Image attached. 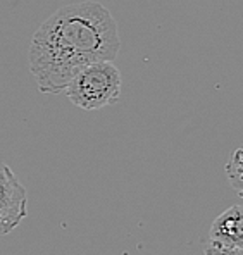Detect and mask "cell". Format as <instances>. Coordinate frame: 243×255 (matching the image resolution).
<instances>
[{
  "instance_id": "5",
  "label": "cell",
  "mask_w": 243,
  "mask_h": 255,
  "mask_svg": "<svg viewBox=\"0 0 243 255\" xmlns=\"http://www.w3.org/2000/svg\"><path fill=\"white\" fill-rule=\"evenodd\" d=\"M226 176L237 195L243 193V150L237 148L226 162Z\"/></svg>"
},
{
  "instance_id": "4",
  "label": "cell",
  "mask_w": 243,
  "mask_h": 255,
  "mask_svg": "<svg viewBox=\"0 0 243 255\" xmlns=\"http://www.w3.org/2000/svg\"><path fill=\"white\" fill-rule=\"evenodd\" d=\"M207 242L230 249H243V212L240 205H231L212 221Z\"/></svg>"
},
{
  "instance_id": "3",
  "label": "cell",
  "mask_w": 243,
  "mask_h": 255,
  "mask_svg": "<svg viewBox=\"0 0 243 255\" xmlns=\"http://www.w3.org/2000/svg\"><path fill=\"white\" fill-rule=\"evenodd\" d=\"M28 216V193L14 171L0 162V236L12 233Z\"/></svg>"
},
{
  "instance_id": "2",
  "label": "cell",
  "mask_w": 243,
  "mask_h": 255,
  "mask_svg": "<svg viewBox=\"0 0 243 255\" xmlns=\"http://www.w3.org/2000/svg\"><path fill=\"white\" fill-rule=\"evenodd\" d=\"M121 83V73L112 61H100L81 69L69 81L64 93L76 107L99 111L119 102Z\"/></svg>"
},
{
  "instance_id": "1",
  "label": "cell",
  "mask_w": 243,
  "mask_h": 255,
  "mask_svg": "<svg viewBox=\"0 0 243 255\" xmlns=\"http://www.w3.org/2000/svg\"><path fill=\"white\" fill-rule=\"evenodd\" d=\"M118 24L99 2L61 7L35 31L28 67L42 93H64L69 81L87 66L114 61L119 54Z\"/></svg>"
},
{
  "instance_id": "6",
  "label": "cell",
  "mask_w": 243,
  "mask_h": 255,
  "mask_svg": "<svg viewBox=\"0 0 243 255\" xmlns=\"http://www.w3.org/2000/svg\"><path fill=\"white\" fill-rule=\"evenodd\" d=\"M204 255H243V249H230L207 242L204 247Z\"/></svg>"
}]
</instances>
